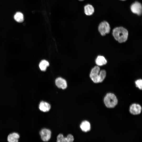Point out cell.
Returning <instances> with one entry per match:
<instances>
[{
    "label": "cell",
    "instance_id": "20",
    "mask_svg": "<svg viewBox=\"0 0 142 142\" xmlns=\"http://www.w3.org/2000/svg\"><path fill=\"white\" fill-rule=\"evenodd\" d=\"M119 0L122 1H126V0Z\"/></svg>",
    "mask_w": 142,
    "mask_h": 142
},
{
    "label": "cell",
    "instance_id": "7",
    "mask_svg": "<svg viewBox=\"0 0 142 142\" xmlns=\"http://www.w3.org/2000/svg\"><path fill=\"white\" fill-rule=\"evenodd\" d=\"M141 106L137 104H132L130 108V113L133 115H137L140 114L141 111Z\"/></svg>",
    "mask_w": 142,
    "mask_h": 142
},
{
    "label": "cell",
    "instance_id": "4",
    "mask_svg": "<svg viewBox=\"0 0 142 142\" xmlns=\"http://www.w3.org/2000/svg\"><path fill=\"white\" fill-rule=\"evenodd\" d=\"M110 29L109 24L108 22L105 21L101 22L98 27V30L102 36H104L106 34L109 33L110 32Z\"/></svg>",
    "mask_w": 142,
    "mask_h": 142
},
{
    "label": "cell",
    "instance_id": "9",
    "mask_svg": "<svg viewBox=\"0 0 142 142\" xmlns=\"http://www.w3.org/2000/svg\"><path fill=\"white\" fill-rule=\"evenodd\" d=\"M84 12L85 14L87 16H90L94 12V8L91 4H88L84 7Z\"/></svg>",
    "mask_w": 142,
    "mask_h": 142
},
{
    "label": "cell",
    "instance_id": "10",
    "mask_svg": "<svg viewBox=\"0 0 142 142\" xmlns=\"http://www.w3.org/2000/svg\"><path fill=\"white\" fill-rule=\"evenodd\" d=\"M50 107V105L49 103L43 101L41 102L39 105V108L40 110L44 112L49 111Z\"/></svg>",
    "mask_w": 142,
    "mask_h": 142
},
{
    "label": "cell",
    "instance_id": "6",
    "mask_svg": "<svg viewBox=\"0 0 142 142\" xmlns=\"http://www.w3.org/2000/svg\"><path fill=\"white\" fill-rule=\"evenodd\" d=\"M39 134L42 140L44 141H47L51 138V132L49 130L45 128L43 129L40 131Z\"/></svg>",
    "mask_w": 142,
    "mask_h": 142
},
{
    "label": "cell",
    "instance_id": "19",
    "mask_svg": "<svg viewBox=\"0 0 142 142\" xmlns=\"http://www.w3.org/2000/svg\"><path fill=\"white\" fill-rule=\"evenodd\" d=\"M78 1H83L84 0H78Z\"/></svg>",
    "mask_w": 142,
    "mask_h": 142
},
{
    "label": "cell",
    "instance_id": "2",
    "mask_svg": "<svg viewBox=\"0 0 142 142\" xmlns=\"http://www.w3.org/2000/svg\"><path fill=\"white\" fill-rule=\"evenodd\" d=\"M106 75V71L104 70L100 71V68L98 66H95L92 69L90 74V78L95 83L102 82Z\"/></svg>",
    "mask_w": 142,
    "mask_h": 142
},
{
    "label": "cell",
    "instance_id": "14",
    "mask_svg": "<svg viewBox=\"0 0 142 142\" xmlns=\"http://www.w3.org/2000/svg\"><path fill=\"white\" fill-rule=\"evenodd\" d=\"M49 63L47 60H43L40 63L39 66L40 69L42 71H45L47 67L49 66Z\"/></svg>",
    "mask_w": 142,
    "mask_h": 142
},
{
    "label": "cell",
    "instance_id": "1",
    "mask_svg": "<svg viewBox=\"0 0 142 142\" xmlns=\"http://www.w3.org/2000/svg\"><path fill=\"white\" fill-rule=\"evenodd\" d=\"M112 34L115 39L119 43L125 42L128 35V30L123 27H118L114 28Z\"/></svg>",
    "mask_w": 142,
    "mask_h": 142
},
{
    "label": "cell",
    "instance_id": "3",
    "mask_svg": "<svg viewBox=\"0 0 142 142\" xmlns=\"http://www.w3.org/2000/svg\"><path fill=\"white\" fill-rule=\"evenodd\" d=\"M104 103L108 108H113L117 104L118 100L116 96L111 93H108L104 99Z\"/></svg>",
    "mask_w": 142,
    "mask_h": 142
},
{
    "label": "cell",
    "instance_id": "15",
    "mask_svg": "<svg viewBox=\"0 0 142 142\" xmlns=\"http://www.w3.org/2000/svg\"><path fill=\"white\" fill-rule=\"evenodd\" d=\"M14 19L17 22H22L24 21V16L22 13L20 12H17L14 16Z\"/></svg>",
    "mask_w": 142,
    "mask_h": 142
},
{
    "label": "cell",
    "instance_id": "16",
    "mask_svg": "<svg viewBox=\"0 0 142 142\" xmlns=\"http://www.w3.org/2000/svg\"><path fill=\"white\" fill-rule=\"evenodd\" d=\"M136 87L140 89H142V80L141 79H139L135 82Z\"/></svg>",
    "mask_w": 142,
    "mask_h": 142
},
{
    "label": "cell",
    "instance_id": "12",
    "mask_svg": "<svg viewBox=\"0 0 142 142\" xmlns=\"http://www.w3.org/2000/svg\"><path fill=\"white\" fill-rule=\"evenodd\" d=\"M82 130L85 132L89 131L90 129V125L89 123L87 121H83L80 125Z\"/></svg>",
    "mask_w": 142,
    "mask_h": 142
},
{
    "label": "cell",
    "instance_id": "5",
    "mask_svg": "<svg viewBox=\"0 0 142 142\" xmlns=\"http://www.w3.org/2000/svg\"><path fill=\"white\" fill-rule=\"evenodd\" d=\"M130 9L133 13L140 16L142 13V4L139 2L135 1L131 5Z\"/></svg>",
    "mask_w": 142,
    "mask_h": 142
},
{
    "label": "cell",
    "instance_id": "18",
    "mask_svg": "<svg viewBox=\"0 0 142 142\" xmlns=\"http://www.w3.org/2000/svg\"><path fill=\"white\" fill-rule=\"evenodd\" d=\"M64 136L62 134H59L57 137V141L58 142H62Z\"/></svg>",
    "mask_w": 142,
    "mask_h": 142
},
{
    "label": "cell",
    "instance_id": "13",
    "mask_svg": "<svg viewBox=\"0 0 142 142\" xmlns=\"http://www.w3.org/2000/svg\"><path fill=\"white\" fill-rule=\"evenodd\" d=\"M107 61L105 58L102 56H98L95 62L97 65L99 66H102L106 64Z\"/></svg>",
    "mask_w": 142,
    "mask_h": 142
},
{
    "label": "cell",
    "instance_id": "11",
    "mask_svg": "<svg viewBox=\"0 0 142 142\" xmlns=\"http://www.w3.org/2000/svg\"><path fill=\"white\" fill-rule=\"evenodd\" d=\"M19 138V135L18 133H13L8 136L7 140L9 142H17L18 141Z\"/></svg>",
    "mask_w": 142,
    "mask_h": 142
},
{
    "label": "cell",
    "instance_id": "8",
    "mask_svg": "<svg viewBox=\"0 0 142 142\" xmlns=\"http://www.w3.org/2000/svg\"><path fill=\"white\" fill-rule=\"evenodd\" d=\"M55 83L56 86L58 88L62 89H66L67 87L66 81L61 77H59L56 79Z\"/></svg>",
    "mask_w": 142,
    "mask_h": 142
},
{
    "label": "cell",
    "instance_id": "17",
    "mask_svg": "<svg viewBox=\"0 0 142 142\" xmlns=\"http://www.w3.org/2000/svg\"><path fill=\"white\" fill-rule=\"evenodd\" d=\"M67 142H72L74 140L73 136L71 134H68L66 137Z\"/></svg>",
    "mask_w": 142,
    "mask_h": 142
}]
</instances>
